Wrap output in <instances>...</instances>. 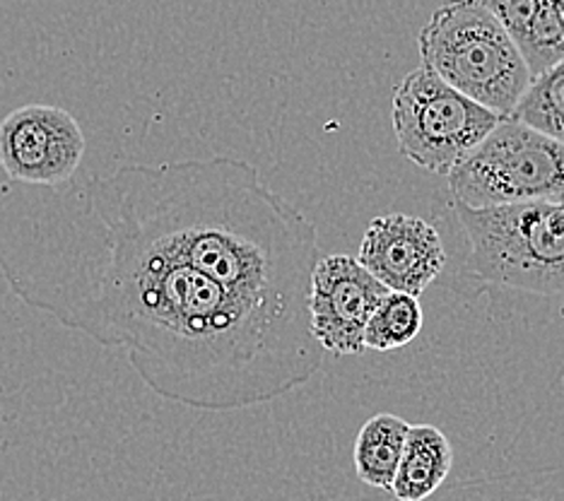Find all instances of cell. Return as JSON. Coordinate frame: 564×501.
<instances>
[{"instance_id":"1","label":"cell","mask_w":564,"mask_h":501,"mask_svg":"<svg viewBox=\"0 0 564 501\" xmlns=\"http://www.w3.org/2000/svg\"><path fill=\"white\" fill-rule=\"evenodd\" d=\"M0 275L34 312L121 350L164 401L205 413L278 401L324 364L310 324L99 227L61 184H0Z\"/></svg>"},{"instance_id":"2","label":"cell","mask_w":564,"mask_h":501,"mask_svg":"<svg viewBox=\"0 0 564 501\" xmlns=\"http://www.w3.org/2000/svg\"><path fill=\"white\" fill-rule=\"evenodd\" d=\"M61 186L99 227L174 253L243 297L310 324L316 227L249 162L126 164Z\"/></svg>"},{"instance_id":"3","label":"cell","mask_w":564,"mask_h":501,"mask_svg":"<svg viewBox=\"0 0 564 501\" xmlns=\"http://www.w3.org/2000/svg\"><path fill=\"white\" fill-rule=\"evenodd\" d=\"M468 239V270L482 287L564 297V208L535 200L466 208L454 203Z\"/></svg>"},{"instance_id":"4","label":"cell","mask_w":564,"mask_h":501,"mask_svg":"<svg viewBox=\"0 0 564 501\" xmlns=\"http://www.w3.org/2000/svg\"><path fill=\"white\" fill-rule=\"evenodd\" d=\"M417 48L422 66L499 119L533 80L514 39L480 0H446L420 30Z\"/></svg>"},{"instance_id":"5","label":"cell","mask_w":564,"mask_h":501,"mask_svg":"<svg viewBox=\"0 0 564 501\" xmlns=\"http://www.w3.org/2000/svg\"><path fill=\"white\" fill-rule=\"evenodd\" d=\"M448 188L454 203L466 208L560 200L564 193V145L505 116L448 174Z\"/></svg>"},{"instance_id":"6","label":"cell","mask_w":564,"mask_h":501,"mask_svg":"<svg viewBox=\"0 0 564 501\" xmlns=\"http://www.w3.org/2000/svg\"><path fill=\"white\" fill-rule=\"evenodd\" d=\"M499 123V116L446 85L427 66L393 89L391 126L399 152L430 174L448 176Z\"/></svg>"},{"instance_id":"7","label":"cell","mask_w":564,"mask_h":501,"mask_svg":"<svg viewBox=\"0 0 564 501\" xmlns=\"http://www.w3.org/2000/svg\"><path fill=\"white\" fill-rule=\"evenodd\" d=\"M85 148L78 119L54 105H24L0 123V166L10 182L66 184L78 174Z\"/></svg>"},{"instance_id":"8","label":"cell","mask_w":564,"mask_h":501,"mask_svg":"<svg viewBox=\"0 0 564 501\" xmlns=\"http://www.w3.org/2000/svg\"><path fill=\"white\" fill-rule=\"evenodd\" d=\"M389 290L348 253L318 259L310 285V328L324 352H365V328Z\"/></svg>"},{"instance_id":"9","label":"cell","mask_w":564,"mask_h":501,"mask_svg":"<svg viewBox=\"0 0 564 501\" xmlns=\"http://www.w3.org/2000/svg\"><path fill=\"white\" fill-rule=\"evenodd\" d=\"M360 261L383 287L420 297L446 265V249L427 220L405 213L379 215L360 243Z\"/></svg>"},{"instance_id":"10","label":"cell","mask_w":564,"mask_h":501,"mask_svg":"<svg viewBox=\"0 0 564 501\" xmlns=\"http://www.w3.org/2000/svg\"><path fill=\"white\" fill-rule=\"evenodd\" d=\"M454 466L446 434L432 424H410L391 494L399 501H425L440 490Z\"/></svg>"},{"instance_id":"11","label":"cell","mask_w":564,"mask_h":501,"mask_svg":"<svg viewBox=\"0 0 564 501\" xmlns=\"http://www.w3.org/2000/svg\"><path fill=\"white\" fill-rule=\"evenodd\" d=\"M408 427L410 424L403 417L391 413H379L362 424L355 439L352 462L365 484L391 492Z\"/></svg>"},{"instance_id":"12","label":"cell","mask_w":564,"mask_h":501,"mask_svg":"<svg viewBox=\"0 0 564 501\" xmlns=\"http://www.w3.org/2000/svg\"><path fill=\"white\" fill-rule=\"evenodd\" d=\"M517 46L533 77L564 61V0H533Z\"/></svg>"},{"instance_id":"13","label":"cell","mask_w":564,"mask_h":501,"mask_svg":"<svg viewBox=\"0 0 564 501\" xmlns=\"http://www.w3.org/2000/svg\"><path fill=\"white\" fill-rule=\"evenodd\" d=\"M422 330V306L417 297L389 290L365 328L367 350L389 352L413 342Z\"/></svg>"},{"instance_id":"14","label":"cell","mask_w":564,"mask_h":501,"mask_svg":"<svg viewBox=\"0 0 564 501\" xmlns=\"http://www.w3.org/2000/svg\"><path fill=\"white\" fill-rule=\"evenodd\" d=\"M511 119L535 128L564 145V61L535 75L525 87Z\"/></svg>"},{"instance_id":"15","label":"cell","mask_w":564,"mask_h":501,"mask_svg":"<svg viewBox=\"0 0 564 501\" xmlns=\"http://www.w3.org/2000/svg\"><path fill=\"white\" fill-rule=\"evenodd\" d=\"M560 203H562V208H564V193H562V198H560Z\"/></svg>"}]
</instances>
